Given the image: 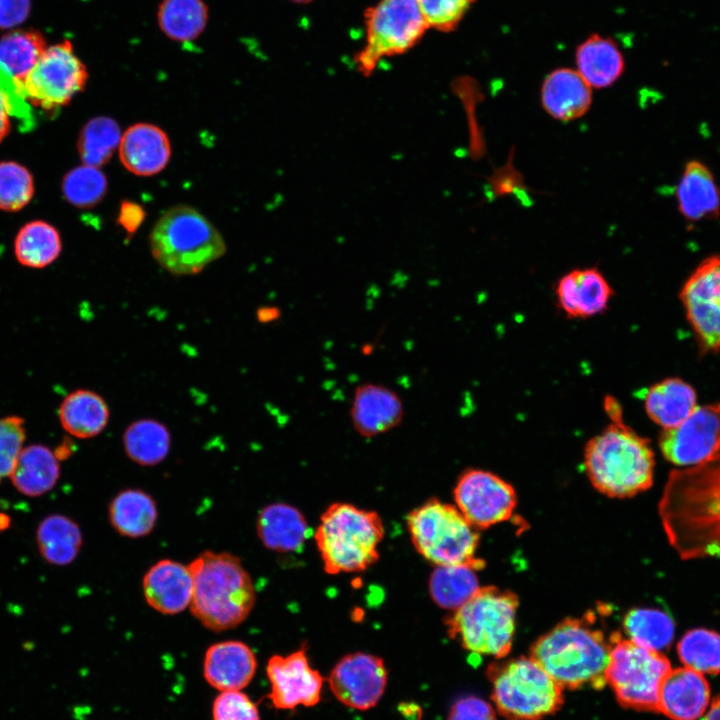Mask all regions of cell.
Segmentation results:
<instances>
[{"label": "cell", "mask_w": 720, "mask_h": 720, "mask_svg": "<svg viewBox=\"0 0 720 720\" xmlns=\"http://www.w3.org/2000/svg\"><path fill=\"white\" fill-rule=\"evenodd\" d=\"M659 515L680 558L720 556V454L673 470L659 502Z\"/></svg>", "instance_id": "cell-1"}, {"label": "cell", "mask_w": 720, "mask_h": 720, "mask_svg": "<svg viewBox=\"0 0 720 720\" xmlns=\"http://www.w3.org/2000/svg\"><path fill=\"white\" fill-rule=\"evenodd\" d=\"M188 567L193 578L190 611L208 630L221 632L243 623L254 608L252 578L237 556L203 551Z\"/></svg>", "instance_id": "cell-2"}, {"label": "cell", "mask_w": 720, "mask_h": 720, "mask_svg": "<svg viewBox=\"0 0 720 720\" xmlns=\"http://www.w3.org/2000/svg\"><path fill=\"white\" fill-rule=\"evenodd\" d=\"M610 640L589 617L567 618L538 638L530 650L536 661L563 689L606 685Z\"/></svg>", "instance_id": "cell-3"}, {"label": "cell", "mask_w": 720, "mask_h": 720, "mask_svg": "<svg viewBox=\"0 0 720 720\" xmlns=\"http://www.w3.org/2000/svg\"><path fill=\"white\" fill-rule=\"evenodd\" d=\"M584 467L600 493L626 498L652 485L654 453L649 440L632 428L623 422L611 423L586 444Z\"/></svg>", "instance_id": "cell-4"}, {"label": "cell", "mask_w": 720, "mask_h": 720, "mask_svg": "<svg viewBox=\"0 0 720 720\" xmlns=\"http://www.w3.org/2000/svg\"><path fill=\"white\" fill-rule=\"evenodd\" d=\"M383 537L377 512L345 502L328 506L314 533L324 570L330 575L362 572L372 566L379 559Z\"/></svg>", "instance_id": "cell-5"}, {"label": "cell", "mask_w": 720, "mask_h": 720, "mask_svg": "<svg viewBox=\"0 0 720 720\" xmlns=\"http://www.w3.org/2000/svg\"><path fill=\"white\" fill-rule=\"evenodd\" d=\"M156 262L177 276L195 275L226 252L225 241L198 210L177 205L155 223L149 236Z\"/></svg>", "instance_id": "cell-6"}, {"label": "cell", "mask_w": 720, "mask_h": 720, "mask_svg": "<svg viewBox=\"0 0 720 720\" xmlns=\"http://www.w3.org/2000/svg\"><path fill=\"white\" fill-rule=\"evenodd\" d=\"M518 604L510 591L480 587L446 619L447 633L472 654L502 658L512 647Z\"/></svg>", "instance_id": "cell-7"}, {"label": "cell", "mask_w": 720, "mask_h": 720, "mask_svg": "<svg viewBox=\"0 0 720 720\" xmlns=\"http://www.w3.org/2000/svg\"><path fill=\"white\" fill-rule=\"evenodd\" d=\"M410 539L417 552L436 566L468 564L484 567L476 558L479 535L456 506L430 499L407 516Z\"/></svg>", "instance_id": "cell-8"}, {"label": "cell", "mask_w": 720, "mask_h": 720, "mask_svg": "<svg viewBox=\"0 0 720 720\" xmlns=\"http://www.w3.org/2000/svg\"><path fill=\"white\" fill-rule=\"evenodd\" d=\"M492 700L507 720H542L563 704V688L530 656L488 668Z\"/></svg>", "instance_id": "cell-9"}, {"label": "cell", "mask_w": 720, "mask_h": 720, "mask_svg": "<svg viewBox=\"0 0 720 720\" xmlns=\"http://www.w3.org/2000/svg\"><path fill=\"white\" fill-rule=\"evenodd\" d=\"M606 684L625 708L658 712L661 685L671 671L669 660L659 651L640 646L619 632L609 637Z\"/></svg>", "instance_id": "cell-10"}, {"label": "cell", "mask_w": 720, "mask_h": 720, "mask_svg": "<svg viewBox=\"0 0 720 720\" xmlns=\"http://www.w3.org/2000/svg\"><path fill=\"white\" fill-rule=\"evenodd\" d=\"M364 24L365 44L356 62L365 73L384 57L413 48L430 29L416 0H379L365 10Z\"/></svg>", "instance_id": "cell-11"}, {"label": "cell", "mask_w": 720, "mask_h": 720, "mask_svg": "<svg viewBox=\"0 0 720 720\" xmlns=\"http://www.w3.org/2000/svg\"><path fill=\"white\" fill-rule=\"evenodd\" d=\"M88 80L85 64L68 40L48 46L30 71L18 95L44 111L67 105Z\"/></svg>", "instance_id": "cell-12"}, {"label": "cell", "mask_w": 720, "mask_h": 720, "mask_svg": "<svg viewBox=\"0 0 720 720\" xmlns=\"http://www.w3.org/2000/svg\"><path fill=\"white\" fill-rule=\"evenodd\" d=\"M680 299L704 352L720 349V255L705 258L684 283Z\"/></svg>", "instance_id": "cell-13"}, {"label": "cell", "mask_w": 720, "mask_h": 720, "mask_svg": "<svg viewBox=\"0 0 720 720\" xmlns=\"http://www.w3.org/2000/svg\"><path fill=\"white\" fill-rule=\"evenodd\" d=\"M663 456L681 468L699 465L720 454V402L697 406L679 425L659 438Z\"/></svg>", "instance_id": "cell-14"}, {"label": "cell", "mask_w": 720, "mask_h": 720, "mask_svg": "<svg viewBox=\"0 0 720 720\" xmlns=\"http://www.w3.org/2000/svg\"><path fill=\"white\" fill-rule=\"evenodd\" d=\"M454 499L458 510L476 529L508 520L517 503L509 483L481 469L462 473L454 488Z\"/></svg>", "instance_id": "cell-15"}, {"label": "cell", "mask_w": 720, "mask_h": 720, "mask_svg": "<svg viewBox=\"0 0 720 720\" xmlns=\"http://www.w3.org/2000/svg\"><path fill=\"white\" fill-rule=\"evenodd\" d=\"M266 673L270 683L267 698L275 709L312 707L320 702L324 678L311 667L305 648L271 656Z\"/></svg>", "instance_id": "cell-16"}, {"label": "cell", "mask_w": 720, "mask_h": 720, "mask_svg": "<svg viewBox=\"0 0 720 720\" xmlns=\"http://www.w3.org/2000/svg\"><path fill=\"white\" fill-rule=\"evenodd\" d=\"M388 672L382 658L354 652L343 656L332 668L328 684L335 698L352 709L365 711L382 698Z\"/></svg>", "instance_id": "cell-17"}, {"label": "cell", "mask_w": 720, "mask_h": 720, "mask_svg": "<svg viewBox=\"0 0 720 720\" xmlns=\"http://www.w3.org/2000/svg\"><path fill=\"white\" fill-rule=\"evenodd\" d=\"M405 408L399 394L377 383H363L353 394L350 419L353 429L364 438L387 433L399 426Z\"/></svg>", "instance_id": "cell-18"}, {"label": "cell", "mask_w": 720, "mask_h": 720, "mask_svg": "<svg viewBox=\"0 0 720 720\" xmlns=\"http://www.w3.org/2000/svg\"><path fill=\"white\" fill-rule=\"evenodd\" d=\"M555 293L561 311L571 318L603 313L614 295L605 276L594 267L569 271L558 280Z\"/></svg>", "instance_id": "cell-19"}, {"label": "cell", "mask_w": 720, "mask_h": 720, "mask_svg": "<svg viewBox=\"0 0 720 720\" xmlns=\"http://www.w3.org/2000/svg\"><path fill=\"white\" fill-rule=\"evenodd\" d=\"M143 595L147 604L164 615H175L190 606L193 578L188 565L161 559L144 574Z\"/></svg>", "instance_id": "cell-20"}, {"label": "cell", "mask_w": 720, "mask_h": 720, "mask_svg": "<svg viewBox=\"0 0 720 720\" xmlns=\"http://www.w3.org/2000/svg\"><path fill=\"white\" fill-rule=\"evenodd\" d=\"M256 669L255 653L239 640L214 643L204 654L203 677L220 692L244 689L254 678Z\"/></svg>", "instance_id": "cell-21"}, {"label": "cell", "mask_w": 720, "mask_h": 720, "mask_svg": "<svg viewBox=\"0 0 720 720\" xmlns=\"http://www.w3.org/2000/svg\"><path fill=\"white\" fill-rule=\"evenodd\" d=\"M710 697L703 674L685 666L671 669L660 688L658 712L672 720H697L706 713Z\"/></svg>", "instance_id": "cell-22"}, {"label": "cell", "mask_w": 720, "mask_h": 720, "mask_svg": "<svg viewBox=\"0 0 720 720\" xmlns=\"http://www.w3.org/2000/svg\"><path fill=\"white\" fill-rule=\"evenodd\" d=\"M171 145L167 134L150 123H137L125 130L119 144L123 166L137 176H152L169 162Z\"/></svg>", "instance_id": "cell-23"}, {"label": "cell", "mask_w": 720, "mask_h": 720, "mask_svg": "<svg viewBox=\"0 0 720 720\" xmlns=\"http://www.w3.org/2000/svg\"><path fill=\"white\" fill-rule=\"evenodd\" d=\"M591 87L577 70L558 68L551 71L541 87V103L554 119L571 121L583 116L592 103Z\"/></svg>", "instance_id": "cell-24"}, {"label": "cell", "mask_w": 720, "mask_h": 720, "mask_svg": "<svg viewBox=\"0 0 720 720\" xmlns=\"http://www.w3.org/2000/svg\"><path fill=\"white\" fill-rule=\"evenodd\" d=\"M258 538L269 550L290 553L300 550L308 535L304 515L286 503H272L259 513L256 523Z\"/></svg>", "instance_id": "cell-25"}, {"label": "cell", "mask_w": 720, "mask_h": 720, "mask_svg": "<svg viewBox=\"0 0 720 720\" xmlns=\"http://www.w3.org/2000/svg\"><path fill=\"white\" fill-rule=\"evenodd\" d=\"M577 72L591 88H606L624 71V58L615 41L592 34L576 49Z\"/></svg>", "instance_id": "cell-26"}, {"label": "cell", "mask_w": 720, "mask_h": 720, "mask_svg": "<svg viewBox=\"0 0 720 720\" xmlns=\"http://www.w3.org/2000/svg\"><path fill=\"white\" fill-rule=\"evenodd\" d=\"M676 196L679 210L688 220L715 218L719 214L720 189L711 171L699 161L686 164Z\"/></svg>", "instance_id": "cell-27"}, {"label": "cell", "mask_w": 720, "mask_h": 720, "mask_svg": "<svg viewBox=\"0 0 720 720\" xmlns=\"http://www.w3.org/2000/svg\"><path fill=\"white\" fill-rule=\"evenodd\" d=\"M697 406L694 388L676 377L652 385L644 397L648 417L663 430L679 425Z\"/></svg>", "instance_id": "cell-28"}, {"label": "cell", "mask_w": 720, "mask_h": 720, "mask_svg": "<svg viewBox=\"0 0 720 720\" xmlns=\"http://www.w3.org/2000/svg\"><path fill=\"white\" fill-rule=\"evenodd\" d=\"M110 410L105 399L88 389L68 394L59 407V420L63 429L79 439L93 438L107 427Z\"/></svg>", "instance_id": "cell-29"}, {"label": "cell", "mask_w": 720, "mask_h": 720, "mask_svg": "<svg viewBox=\"0 0 720 720\" xmlns=\"http://www.w3.org/2000/svg\"><path fill=\"white\" fill-rule=\"evenodd\" d=\"M59 476L60 464L56 452L35 444L23 447L9 477L20 493L37 497L50 491Z\"/></svg>", "instance_id": "cell-30"}, {"label": "cell", "mask_w": 720, "mask_h": 720, "mask_svg": "<svg viewBox=\"0 0 720 720\" xmlns=\"http://www.w3.org/2000/svg\"><path fill=\"white\" fill-rule=\"evenodd\" d=\"M108 518L122 536L140 538L155 527L158 509L155 500L141 489H125L117 493L108 507Z\"/></svg>", "instance_id": "cell-31"}, {"label": "cell", "mask_w": 720, "mask_h": 720, "mask_svg": "<svg viewBox=\"0 0 720 720\" xmlns=\"http://www.w3.org/2000/svg\"><path fill=\"white\" fill-rule=\"evenodd\" d=\"M47 47L43 35L32 29L12 30L0 38V71L12 81L17 94Z\"/></svg>", "instance_id": "cell-32"}, {"label": "cell", "mask_w": 720, "mask_h": 720, "mask_svg": "<svg viewBox=\"0 0 720 720\" xmlns=\"http://www.w3.org/2000/svg\"><path fill=\"white\" fill-rule=\"evenodd\" d=\"M36 540L39 552L47 562L65 566L78 556L82 546V533L71 518L52 514L39 524Z\"/></svg>", "instance_id": "cell-33"}, {"label": "cell", "mask_w": 720, "mask_h": 720, "mask_svg": "<svg viewBox=\"0 0 720 720\" xmlns=\"http://www.w3.org/2000/svg\"><path fill=\"white\" fill-rule=\"evenodd\" d=\"M126 455L141 466H155L168 456L171 434L167 426L151 418H141L130 423L123 433Z\"/></svg>", "instance_id": "cell-34"}, {"label": "cell", "mask_w": 720, "mask_h": 720, "mask_svg": "<svg viewBox=\"0 0 720 720\" xmlns=\"http://www.w3.org/2000/svg\"><path fill=\"white\" fill-rule=\"evenodd\" d=\"M476 570L468 564L436 566L428 583L432 600L443 609L457 610L480 588Z\"/></svg>", "instance_id": "cell-35"}, {"label": "cell", "mask_w": 720, "mask_h": 720, "mask_svg": "<svg viewBox=\"0 0 720 720\" xmlns=\"http://www.w3.org/2000/svg\"><path fill=\"white\" fill-rule=\"evenodd\" d=\"M208 16V7L203 0H163L157 11L163 34L183 43L193 41L203 33Z\"/></svg>", "instance_id": "cell-36"}, {"label": "cell", "mask_w": 720, "mask_h": 720, "mask_svg": "<svg viewBox=\"0 0 720 720\" xmlns=\"http://www.w3.org/2000/svg\"><path fill=\"white\" fill-rule=\"evenodd\" d=\"M62 249L55 227L44 221H33L18 232L14 251L19 263L31 268H43L54 262Z\"/></svg>", "instance_id": "cell-37"}, {"label": "cell", "mask_w": 720, "mask_h": 720, "mask_svg": "<svg viewBox=\"0 0 720 720\" xmlns=\"http://www.w3.org/2000/svg\"><path fill=\"white\" fill-rule=\"evenodd\" d=\"M623 629L634 643L659 652L671 645L675 634L672 618L656 608L630 610L624 617Z\"/></svg>", "instance_id": "cell-38"}, {"label": "cell", "mask_w": 720, "mask_h": 720, "mask_svg": "<svg viewBox=\"0 0 720 720\" xmlns=\"http://www.w3.org/2000/svg\"><path fill=\"white\" fill-rule=\"evenodd\" d=\"M122 134L115 120L95 117L82 128L77 147L84 165L99 168L109 161L119 147Z\"/></svg>", "instance_id": "cell-39"}, {"label": "cell", "mask_w": 720, "mask_h": 720, "mask_svg": "<svg viewBox=\"0 0 720 720\" xmlns=\"http://www.w3.org/2000/svg\"><path fill=\"white\" fill-rule=\"evenodd\" d=\"M685 667L701 674L720 673V634L703 628L686 632L677 646Z\"/></svg>", "instance_id": "cell-40"}, {"label": "cell", "mask_w": 720, "mask_h": 720, "mask_svg": "<svg viewBox=\"0 0 720 720\" xmlns=\"http://www.w3.org/2000/svg\"><path fill=\"white\" fill-rule=\"evenodd\" d=\"M65 199L77 208H91L107 191V179L97 167L82 165L70 170L63 178Z\"/></svg>", "instance_id": "cell-41"}, {"label": "cell", "mask_w": 720, "mask_h": 720, "mask_svg": "<svg viewBox=\"0 0 720 720\" xmlns=\"http://www.w3.org/2000/svg\"><path fill=\"white\" fill-rule=\"evenodd\" d=\"M33 193V177L24 166L0 162V209L18 211L28 204Z\"/></svg>", "instance_id": "cell-42"}, {"label": "cell", "mask_w": 720, "mask_h": 720, "mask_svg": "<svg viewBox=\"0 0 720 720\" xmlns=\"http://www.w3.org/2000/svg\"><path fill=\"white\" fill-rule=\"evenodd\" d=\"M428 24L440 32L454 31L476 0H416Z\"/></svg>", "instance_id": "cell-43"}, {"label": "cell", "mask_w": 720, "mask_h": 720, "mask_svg": "<svg viewBox=\"0 0 720 720\" xmlns=\"http://www.w3.org/2000/svg\"><path fill=\"white\" fill-rule=\"evenodd\" d=\"M25 440L24 420L18 416L0 418V482L10 476Z\"/></svg>", "instance_id": "cell-44"}, {"label": "cell", "mask_w": 720, "mask_h": 720, "mask_svg": "<svg viewBox=\"0 0 720 720\" xmlns=\"http://www.w3.org/2000/svg\"><path fill=\"white\" fill-rule=\"evenodd\" d=\"M213 720H260L257 705L242 690L221 691L212 704Z\"/></svg>", "instance_id": "cell-45"}, {"label": "cell", "mask_w": 720, "mask_h": 720, "mask_svg": "<svg viewBox=\"0 0 720 720\" xmlns=\"http://www.w3.org/2000/svg\"><path fill=\"white\" fill-rule=\"evenodd\" d=\"M447 720H497L493 707L476 696L459 698L450 708Z\"/></svg>", "instance_id": "cell-46"}, {"label": "cell", "mask_w": 720, "mask_h": 720, "mask_svg": "<svg viewBox=\"0 0 720 720\" xmlns=\"http://www.w3.org/2000/svg\"><path fill=\"white\" fill-rule=\"evenodd\" d=\"M31 0H0V29H12L29 16Z\"/></svg>", "instance_id": "cell-47"}, {"label": "cell", "mask_w": 720, "mask_h": 720, "mask_svg": "<svg viewBox=\"0 0 720 720\" xmlns=\"http://www.w3.org/2000/svg\"><path fill=\"white\" fill-rule=\"evenodd\" d=\"M144 219L142 207L135 203H123L120 208L119 222L128 232H134Z\"/></svg>", "instance_id": "cell-48"}, {"label": "cell", "mask_w": 720, "mask_h": 720, "mask_svg": "<svg viewBox=\"0 0 720 720\" xmlns=\"http://www.w3.org/2000/svg\"><path fill=\"white\" fill-rule=\"evenodd\" d=\"M12 105L9 95L0 86V143L8 135L11 128Z\"/></svg>", "instance_id": "cell-49"}, {"label": "cell", "mask_w": 720, "mask_h": 720, "mask_svg": "<svg viewBox=\"0 0 720 720\" xmlns=\"http://www.w3.org/2000/svg\"><path fill=\"white\" fill-rule=\"evenodd\" d=\"M604 407H605V410H606L608 416L611 418L612 423L623 422L621 406L618 404V402L615 399L608 397L605 400Z\"/></svg>", "instance_id": "cell-50"}, {"label": "cell", "mask_w": 720, "mask_h": 720, "mask_svg": "<svg viewBox=\"0 0 720 720\" xmlns=\"http://www.w3.org/2000/svg\"><path fill=\"white\" fill-rule=\"evenodd\" d=\"M704 720H720V695L716 696L710 703Z\"/></svg>", "instance_id": "cell-51"}, {"label": "cell", "mask_w": 720, "mask_h": 720, "mask_svg": "<svg viewBox=\"0 0 720 720\" xmlns=\"http://www.w3.org/2000/svg\"><path fill=\"white\" fill-rule=\"evenodd\" d=\"M8 522V517L6 515L0 514V531L8 527Z\"/></svg>", "instance_id": "cell-52"}, {"label": "cell", "mask_w": 720, "mask_h": 720, "mask_svg": "<svg viewBox=\"0 0 720 720\" xmlns=\"http://www.w3.org/2000/svg\"><path fill=\"white\" fill-rule=\"evenodd\" d=\"M291 1L296 2V3H308L312 0H291Z\"/></svg>", "instance_id": "cell-53"}]
</instances>
